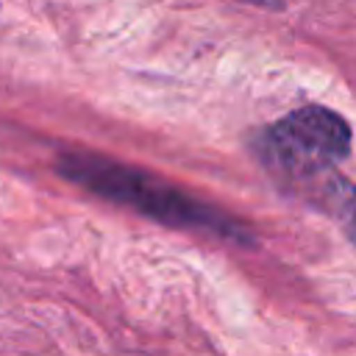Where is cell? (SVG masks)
Segmentation results:
<instances>
[{
	"label": "cell",
	"mask_w": 356,
	"mask_h": 356,
	"mask_svg": "<svg viewBox=\"0 0 356 356\" xmlns=\"http://www.w3.org/2000/svg\"><path fill=\"white\" fill-rule=\"evenodd\" d=\"M58 172L67 181H72L100 197H108L114 203L131 206L139 214H147L164 225L211 231L222 239H234L242 245L253 239L250 231L239 220L186 195L184 189L167 184L161 175L142 172L136 167L103 159L97 153H61Z\"/></svg>",
	"instance_id": "cell-1"
},
{
	"label": "cell",
	"mask_w": 356,
	"mask_h": 356,
	"mask_svg": "<svg viewBox=\"0 0 356 356\" xmlns=\"http://www.w3.org/2000/svg\"><path fill=\"white\" fill-rule=\"evenodd\" d=\"M350 150V125L331 108H298L259 136V156L267 170L295 192L309 189L323 175L334 172Z\"/></svg>",
	"instance_id": "cell-2"
},
{
	"label": "cell",
	"mask_w": 356,
	"mask_h": 356,
	"mask_svg": "<svg viewBox=\"0 0 356 356\" xmlns=\"http://www.w3.org/2000/svg\"><path fill=\"white\" fill-rule=\"evenodd\" d=\"M300 195L309 197L314 206H320L328 217H334L345 231V236L356 245V184H350L337 172H328Z\"/></svg>",
	"instance_id": "cell-3"
},
{
	"label": "cell",
	"mask_w": 356,
	"mask_h": 356,
	"mask_svg": "<svg viewBox=\"0 0 356 356\" xmlns=\"http://www.w3.org/2000/svg\"><path fill=\"white\" fill-rule=\"evenodd\" d=\"M245 3H253V6H270V8H281V0H245Z\"/></svg>",
	"instance_id": "cell-4"
}]
</instances>
